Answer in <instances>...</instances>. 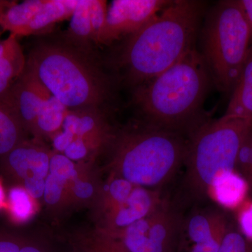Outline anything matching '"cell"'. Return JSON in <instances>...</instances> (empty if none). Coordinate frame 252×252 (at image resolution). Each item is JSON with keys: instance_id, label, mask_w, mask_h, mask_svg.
I'll list each match as a JSON object with an SVG mask.
<instances>
[{"instance_id": "cell-1", "label": "cell", "mask_w": 252, "mask_h": 252, "mask_svg": "<svg viewBox=\"0 0 252 252\" xmlns=\"http://www.w3.org/2000/svg\"><path fill=\"white\" fill-rule=\"evenodd\" d=\"M203 10L199 1H171L130 35L122 62L132 81L143 84L157 77L193 49Z\"/></svg>"}, {"instance_id": "cell-2", "label": "cell", "mask_w": 252, "mask_h": 252, "mask_svg": "<svg viewBox=\"0 0 252 252\" xmlns=\"http://www.w3.org/2000/svg\"><path fill=\"white\" fill-rule=\"evenodd\" d=\"M209 73L203 55L193 48L171 67L142 84L135 102L149 126L179 133L191 124L206 95Z\"/></svg>"}, {"instance_id": "cell-3", "label": "cell", "mask_w": 252, "mask_h": 252, "mask_svg": "<svg viewBox=\"0 0 252 252\" xmlns=\"http://www.w3.org/2000/svg\"><path fill=\"white\" fill-rule=\"evenodd\" d=\"M26 67L67 109L97 108L107 95L105 78L84 55L67 46L41 44Z\"/></svg>"}, {"instance_id": "cell-4", "label": "cell", "mask_w": 252, "mask_h": 252, "mask_svg": "<svg viewBox=\"0 0 252 252\" xmlns=\"http://www.w3.org/2000/svg\"><path fill=\"white\" fill-rule=\"evenodd\" d=\"M252 131V120L223 116L202 124L187 142L186 185L194 196L208 193L219 174L233 171L239 151Z\"/></svg>"}, {"instance_id": "cell-5", "label": "cell", "mask_w": 252, "mask_h": 252, "mask_svg": "<svg viewBox=\"0 0 252 252\" xmlns=\"http://www.w3.org/2000/svg\"><path fill=\"white\" fill-rule=\"evenodd\" d=\"M252 31L238 1H220L207 20L203 56L217 87L233 91L251 49Z\"/></svg>"}, {"instance_id": "cell-6", "label": "cell", "mask_w": 252, "mask_h": 252, "mask_svg": "<svg viewBox=\"0 0 252 252\" xmlns=\"http://www.w3.org/2000/svg\"><path fill=\"white\" fill-rule=\"evenodd\" d=\"M187 147L178 132L152 126L127 136L118 152L122 178L144 188L164 185L185 164Z\"/></svg>"}, {"instance_id": "cell-7", "label": "cell", "mask_w": 252, "mask_h": 252, "mask_svg": "<svg viewBox=\"0 0 252 252\" xmlns=\"http://www.w3.org/2000/svg\"><path fill=\"white\" fill-rule=\"evenodd\" d=\"M182 228L180 215L162 203L148 216L126 228L124 245L130 252H177Z\"/></svg>"}, {"instance_id": "cell-8", "label": "cell", "mask_w": 252, "mask_h": 252, "mask_svg": "<svg viewBox=\"0 0 252 252\" xmlns=\"http://www.w3.org/2000/svg\"><path fill=\"white\" fill-rule=\"evenodd\" d=\"M170 2L165 0L112 1L107 9L105 26L98 44H109L123 36L135 34Z\"/></svg>"}, {"instance_id": "cell-9", "label": "cell", "mask_w": 252, "mask_h": 252, "mask_svg": "<svg viewBox=\"0 0 252 252\" xmlns=\"http://www.w3.org/2000/svg\"><path fill=\"white\" fill-rule=\"evenodd\" d=\"M9 94L24 128L36 131L39 113L51 95L49 91L26 66Z\"/></svg>"}, {"instance_id": "cell-10", "label": "cell", "mask_w": 252, "mask_h": 252, "mask_svg": "<svg viewBox=\"0 0 252 252\" xmlns=\"http://www.w3.org/2000/svg\"><path fill=\"white\" fill-rule=\"evenodd\" d=\"M10 171L23 180L31 177L44 179L49 171V154L23 142L3 157Z\"/></svg>"}, {"instance_id": "cell-11", "label": "cell", "mask_w": 252, "mask_h": 252, "mask_svg": "<svg viewBox=\"0 0 252 252\" xmlns=\"http://www.w3.org/2000/svg\"><path fill=\"white\" fill-rule=\"evenodd\" d=\"M162 203L157 191L135 186L125 203L119 205L114 216V223L119 228L126 229L155 211Z\"/></svg>"}, {"instance_id": "cell-12", "label": "cell", "mask_w": 252, "mask_h": 252, "mask_svg": "<svg viewBox=\"0 0 252 252\" xmlns=\"http://www.w3.org/2000/svg\"><path fill=\"white\" fill-rule=\"evenodd\" d=\"M248 190L247 181L233 170L217 175L209 187L207 195L220 206L233 210L243 205Z\"/></svg>"}, {"instance_id": "cell-13", "label": "cell", "mask_w": 252, "mask_h": 252, "mask_svg": "<svg viewBox=\"0 0 252 252\" xmlns=\"http://www.w3.org/2000/svg\"><path fill=\"white\" fill-rule=\"evenodd\" d=\"M9 94L0 97V157L1 158L23 142L24 127Z\"/></svg>"}, {"instance_id": "cell-14", "label": "cell", "mask_w": 252, "mask_h": 252, "mask_svg": "<svg viewBox=\"0 0 252 252\" xmlns=\"http://www.w3.org/2000/svg\"><path fill=\"white\" fill-rule=\"evenodd\" d=\"M78 1L79 0H44L24 36L44 33L56 23L72 17Z\"/></svg>"}, {"instance_id": "cell-15", "label": "cell", "mask_w": 252, "mask_h": 252, "mask_svg": "<svg viewBox=\"0 0 252 252\" xmlns=\"http://www.w3.org/2000/svg\"><path fill=\"white\" fill-rule=\"evenodd\" d=\"M224 115L252 120V46Z\"/></svg>"}, {"instance_id": "cell-16", "label": "cell", "mask_w": 252, "mask_h": 252, "mask_svg": "<svg viewBox=\"0 0 252 252\" xmlns=\"http://www.w3.org/2000/svg\"><path fill=\"white\" fill-rule=\"evenodd\" d=\"M187 234L192 245L210 241L226 233V221L219 212L195 214L189 219Z\"/></svg>"}, {"instance_id": "cell-17", "label": "cell", "mask_w": 252, "mask_h": 252, "mask_svg": "<svg viewBox=\"0 0 252 252\" xmlns=\"http://www.w3.org/2000/svg\"><path fill=\"white\" fill-rule=\"evenodd\" d=\"M44 2V0H26L21 3L14 1L1 15L0 28L16 37L24 36Z\"/></svg>"}, {"instance_id": "cell-18", "label": "cell", "mask_w": 252, "mask_h": 252, "mask_svg": "<svg viewBox=\"0 0 252 252\" xmlns=\"http://www.w3.org/2000/svg\"><path fill=\"white\" fill-rule=\"evenodd\" d=\"M26 60L18 39L0 60V97L9 94L16 81L22 75Z\"/></svg>"}, {"instance_id": "cell-19", "label": "cell", "mask_w": 252, "mask_h": 252, "mask_svg": "<svg viewBox=\"0 0 252 252\" xmlns=\"http://www.w3.org/2000/svg\"><path fill=\"white\" fill-rule=\"evenodd\" d=\"M97 110V108L69 109L63 122V130L85 140L86 136L97 130L100 122Z\"/></svg>"}, {"instance_id": "cell-20", "label": "cell", "mask_w": 252, "mask_h": 252, "mask_svg": "<svg viewBox=\"0 0 252 252\" xmlns=\"http://www.w3.org/2000/svg\"><path fill=\"white\" fill-rule=\"evenodd\" d=\"M91 3V0H79L71 17L67 34L77 45H88L90 41H93Z\"/></svg>"}, {"instance_id": "cell-21", "label": "cell", "mask_w": 252, "mask_h": 252, "mask_svg": "<svg viewBox=\"0 0 252 252\" xmlns=\"http://www.w3.org/2000/svg\"><path fill=\"white\" fill-rule=\"evenodd\" d=\"M69 110L59 99L51 94L41 107L36 122V131L57 135Z\"/></svg>"}, {"instance_id": "cell-22", "label": "cell", "mask_w": 252, "mask_h": 252, "mask_svg": "<svg viewBox=\"0 0 252 252\" xmlns=\"http://www.w3.org/2000/svg\"><path fill=\"white\" fill-rule=\"evenodd\" d=\"M9 207L11 217L20 223L27 221L34 212L31 195L22 187H16L10 189Z\"/></svg>"}, {"instance_id": "cell-23", "label": "cell", "mask_w": 252, "mask_h": 252, "mask_svg": "<svg viewBox=\"0 0 252 252\" xmlns=\"http://www.w3.org/2000/svg\"><path fill=\"white\" fill-rule=\"evenodd\" d=\"M49 171L51 175L62 180L64 183L67 180L76 178L77 175L72 160L62 154H55L51 157Z\"/></svg>"}, {"instance_id": "cell-24", "label": "cell", "mask_w": 252, "mask_h": 252, "mask_svg": "<svg viewBox=\"0 0 252 252\" xmlns=\"http://www.w3.org/2000/svg\"><path fill=\"white\" fill-rule=\"evenodd\" d=\"M107 9V1L104 0H91V18L93 41L95 44H98L99 36L105 26Z\"/></svg>"}, {"instance_id": "cell-25", "label": "cell", "mask_w": 252, "mask_h": 252, "mask_svg": "<svg viewBox=\"0 0 252 252\" xmlns=\"http://www.w3.org/2000/svg\"><path fill=\"white\" fill-rule=\"evenodd\" d=\"M218 252H248L246 241L238 232L228 230L222 239Z\"/></svg>"}, {"instance_id": "cell-26", "label": "cell", "mask_w": 252, "mask_h": 252, "mask_svg": "<svg viewBox=\"0 0 252 252\" xmlns=\"http://www.w3.org/2000/svg\"><path fill=\"white\" fill-rule=\"evenodd\" d=\"M134 186L124 178L114 180L109 187L112 200L119 205L125 203L133 190Z\"/></svg>"}, {"instance_id": "cell-27", "label": "cell", "mask_w": 252, "mask_h": 252, "mask_svg": "<svg viewBox=\"0 0 252 252\" xmlns=\"http://www.w3.org/2000/svg\"><path fill=\"white\" fill-rule=\"evenodd\" d=\"M64 185L65 183L62 180L49 174L45 180L44 193L46 203L49 205H55L57 203L61 198Z\"/></svg>"}, {"instance_id": "cell-28", "label": "cell", "mask_w": 252, "mask_h": 252, "mask_svg": "<svg viewBox=\"0 0 252 252\" xmlns=\"http://www.w3.org/2000/svg\"><path fill=\"white\" fill-rule=\"evenodd\" d=\"M238 222L245 238L252 240V201H245L240 207Z\"/></svg>"}, {"instance_id": "cell-29", "label": "cell", "mask_w": 252, "mask_h": 252, "mask_svg": "<svg viewBox=\"0 0 252 252\" xmlns=\"http://www.w3.org/2000/svg\"><path fill=\"white\" fill-rule=\"evenodd\" d=\"M88 148L86 141L80 137H74V140L64 151V155L72 160H79L87 155Z\"/></svg>"}, {"instance_id": "cell-30", "label": "cell", "mask_w": 252, "mask_h": 252, "mask_svg": "<svg viewBox=\"0 0 252 252\" xmlns=\"http://www.w3.org/2000/svg\"><path fill=\"white\" fill-rule=\"evenodd\" d=\"M23 185H24V189L32 198H40L44 193V189H45L44 179L31 177L25 180Z\"/></svg>"}, {"instance_id": "cell-31", "label": "cell", "mask_w": 252, "mask_h": 252, "mask_svg": "<svg viewBox=\"0 0 252 252\" xmlns=\"http://www.w3.org/2000/svg\"><path fill=\"white\" fill-rule=\"evenodd\" d=\"M224 235L217 237L206 243L192 245L189 252H218L222 239Z\"/></svg>"}, {"instance_id": "cell-32", "label": "cell", "mask_w": 252, "mask_h": 252, "mask_svg": "<svg viewBox=\"0 0 252 252\" xmlns=\"http://www.w3.org/2000/svg\"><path fill=\"white\" fill-rule=\"evenodd\" d=\"M74 135L69 131L63 130L62 132H59L54 136V146L56 150L63 152L69 146V144L74 140Z\"/></svg>"}, {"instance_id": "cell-33", "label": "cell", "mask_w": 252, "mask_h": 252, "mask_svg": "<svg viewBox=\"0 0 252 252\" xmlns=\"http://www.w3.org/2000/svg\"><path fill=\"white\" fill-rule=\"evenodd\" d=\"M73 190L77 196L82 199L89 198L94 193V188L91 184L79 180H75Z\"/></svg>"}, {"instance_id": "cell-34", "label": "cell", "mask_w": 252, "mask_h": 252, "mask_svg": "<svg viewBox=\"0 0 252 252\" xmlns=\"http://www.w3.org/2000/svg\"><path fill=\"white\" fill-rule=\"evenodd\" d=\"M21 245L11 237L0 235V252H19Z\"/></svg>"}, {"instance_id": "cell-35", "label": "cell", "mask_w": 252, "mask_h": 252, "mask_svg": "<svg viewBox=\"0 0 252 252\" xmlns=\"http://www.w3.org/2000/svg\"><path fill=\"white\" fill-rule=\"evenodd\" d=\"M16 40L17 37L16 36L10 34L9 37L4 40L0 41V60L4 57Z\"/></svg>"}, {"instance_id": "cell-36", "label": "cell", "mask_w": 252, "mask_h": 252, "mask_svg": "<svg viewBox=\"0 0 252 252\" xmlns=\"http://www.w3.org/2000/svg\"><path fill=\"white\" fill-rule=\"evenodd\" d=\"M238 1L243 8L252 31V0H238Z\"/></svg>"}, {"instance_id": "cell-37", "label": "cell", "mask_w": 252, "mask_h": 252, "mask_svg": "<svg viewBox=\"0 0 252 252\" xmlns=\"http://www.w3.org/2000/svg\"><path fill=\"white\" fill-rule=\"evenodd\" d=\"M14 2V1H6V0H0V19L1 15L4 12L5 10Z\"/></svg>"}, {"instance_id": "cell-38", "label": "cell", "mask_w": 252, "mask_h": 252, "mask_svg": "<svg viewBox=\"0 0 252 252\" xmlns=\"http://www.w3.org/2000/svg\"><path fill=\"white\" fill-rule=\"evenodd\" d=\"M5 202V193L4 188L1 185V181H0V209L4 206Z\"/></svg>"}, {"instance_id": "cell-39", "label": "cell", "mask_w": 252, "mask_h": 252, "mask_svg": "<svg viewBox=\"0 0 252 252\" xmlns=\"http://www.w3.org/2000/svg\"><path fill=\"white\" fill-rule=\"evenodd\" d=\"M19 252H41L39 250H38L37 249L35 248H33V247L31 246H26L23 247V248H21Z\"/></svg>"}, {"instance_id": "cell-40", "label": "cell", "mask_w": 252, "mask_h": 252, "mask_svg": "<svg viewBox=\"0 0 252 252\" xmlns=\"http://www.w3.org/2000/svg\"></svg>"}]
</instances>
